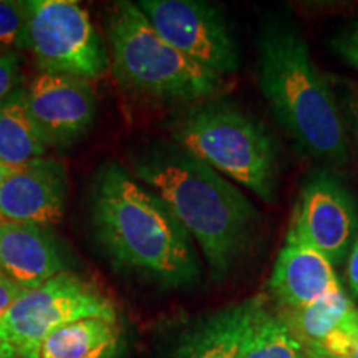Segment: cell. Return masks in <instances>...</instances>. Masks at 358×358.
Masks as SVG:
<instances>
[{"instance_id": "obj_26", "label": "cell", "mask_w": 358, "mask_h": 358, "mask_svg": "<svg viewBox=\"0 0 358 358\" xmlns=\"http://www.w3.org/2000/svg\"><path fill=\"white\" fill-rule=\"evenodd\" d=\"M342 358H358V330L355 334V338H353L352 345L348 347V350L343 353Z\"/></svg>"}, {"instance_id": "obj_23", "label": "cell", "mask_w": 358, "mask_h": 358, "mask_svg": "<svg viewBox=\"0 0 358 358\" xmlns=\"http://www.w3.org/2000/svg\"><path fill=\"white\" fill-rule=\"evenodd\" d=\"M24 292L19 285H15L13 282L0 272V317L6 313L8 307L12 306L19 295Z\"/></svg>"}, {"instance_id": "obj_10", "label": "cell", "mask_w": 358, "mask_h": 358, "mask_svg": "<svg viewBox=\"0 0 358 358\" xmlns=\"http://www.w3.org/2000/svg\"><path fill=\"white\" fill-rule=\"evenodd\" d=\"M25 103L47 148H65L82 140L98 113L90 82L69 75H37L25 88Z\"/></svg>"}, {"instance_id": "obj_3", "label": "cell", "mask_w": 358, "mask_h": 358, "mask_svg": "<svg viewBox=\"0 0 358 358\" xmlns=\"http://www.w3.org/2000/svg\"><path fill=\"white\" fill-rule=\"evenodd\" d=\"M257 83L277 122L308 156L347 163L350 134L337 95L313 65L306 40L292 25L282 20L262 24Z\"/></svg>"}, {"instance_id": "obj_5", "label": "cell", "mask_w": 358, "mask_h": 358, "mask_svg": "<svg viewBox=\"0 0 358 358\" xmlns=\"http://www.w3.org/2000/svg\"><path fill=\"white\" fill-rule=\"evenodd\" d=\"M106 45L115 78L136 95L196 105L219 98L227 85L169 45L133 2L111 7Z\"/></svg>"}, {"instance_id": "obj_8", "label": "cell", "mask_w": 358, "mask_h": 358, "mask_svg": "<svg viewBox=\"0 0 358 358\" xmlns=\"http://www.w3.org/2000/svg\"><path fill=\"white\" fill-rule=\"evenodd\" d=\"M155 30L189 60L224 77L239 70V47L226 17L201 0H140Z\"/></svg>"}, {"instance_id": "obj_19", "label": "cell", "mask_w": 358, "mask_h": 358, "mask_svg": "<svg viewBox=\"0 0 358 358\" xmlns=\"http://www.w3.org/2000/svg\"><path fill=\"white\" fill-rule=\"evenodd\" d=\"M27 2L0 0V50L7 52L25 48L27 32Z\"/></svg>"}, {"instance_id": "obj_18", "label": "cell", "mask_w": 358, "mask_h": 358, "mask_svg": "<svg viewBox=\"0 0 358 358\" xmlns=\"http://www.w3.org/2000/svg\"><path fill=\"white\" fill-rule=\"evenodd\" d=\"M301 340L295 337L282 317L257 308L244 340L241 358H306Z\"/></svg>"}, {"instance_id": "obj_27", "label": "cell", "mask_w": 358, "mask_h": 358, "mask_svg": "<svg viewBox=\"0 0 358 358\" xmlns=\"http://www.w3.org/2000/svg\"><path fill=\"white\" fill-rule=\"evenodd\" d=\"M10 173H12V169H8L7 166H3V164L0 163V187H2L3 181H6L7 176H8V174H10Z\"/></svg>"}, {"instance_id": "obj_21", "label": "cell", "mask_w": 358, "mask_h": 358, "mask_svg": "<svg viewBox=\"0 0 358 358\" xmlns=\"http://www.w3.org/2000/svg\"><path fill=\"white\" fill-rule=\"evenodd\" d=\"M20 87V58L15 50L0 52V101Z\"/></svg>"}, {"instance_id": "obj_22", "label": "cell", "mask_w": 358, "mask_h": 358, "mask_svg": "<svg viewBox=\"0 0 358 358\" xmlns=\"http://www.w3.org/2000/svg\"><path fill=\"white\" fill-rule=\"evenodd\" d=\"M337 101L343 118H345L348 134H352L358 150V90L343 85L342 92L337 96Z\"/></svg>"}, {"instance_id": "obj_16", "label": "cell", "mask_w": 358, "mask_h": 358, "mask_svg": "<svg viewBox=\"0 0 358 358\" xmlns=\"http://www.w3.org/2000/svg\"><path fill=\"white\" fill-rule=\"evenodd\" d=\"M47 145L30 118L25 103V88L19 87L0 101V163L19 169L43 158Z\"/></svg>"}, {"instance_id": "obj_1", "label": "cell", "mask_w": 358, "mask_h": 358, "mask_svg": "<svg viewBox=\"0 0 358 358\" xmlns=\"http://www.w3.org/2000/svg\"><path fill=\"white\" fill-rule=\"evenodd\" d=\"M90 214L98 243L118 267L173 289L201 279L192 237L163 199L116 161L96 169Z\"/></svg>"}, {"instance_id": "obj_20", "label": "cell", "mask_w": 358, "mask_h": 358, "mask_svg": "<svg viewBox=\"0 0 358 358\" xmlns=\"http://www.w3.org/2000/svg\"><path fill=\"white\" fill-rule=\"evenodd\" d=\"M330 48L347 65L358 71V20H353L337 30L330 38Z\"/></svg>"}, {"instance_id": "obj_9", "label": "cell", "mask_w": 358, "mask_h": 358, "mask_svg": "<svg viewBox=\"0 0 358 358\" xmlns=\"http://www.w3.org/2000/svg\"><path fill=\"white\" fill-rule=\"evenodd\" d=\"M290 231L332 266L345 261L358 237V206L342 179L330 171L308 176L295 204Z\"/></svg>"}, {"instance_id": "obj_13", "label": "cell", "mask_w": 358, "mask_h": 358, "mask_svg": "<svg viewBox=\"0 0 358 358\" xmlns=\"http://www.w3.org/2000/svg\"><path fill=\"white\" fill-rule=\"evenodd\" d=\"M337 287L332 264L289 229L271 275L272 292L285 310L306 307Z\"/></svg>"}, {"instance_id": "obj_4", "label": "cell", "mask_w": 358, "mask_h": 358, "mask_svg": "<svg viewBox=\"0 0 358 358\" xmlns=\"http://www.w3.org/2000/svg\"><path fill=\"white\" fill-rule=\"evenodd\" d=\"M174 145L191 153L266 203L279 182V148L256 116L234 103L213 98L191 105L173 122Z\"/></svg>"}, {"instance_id": "obj_15", "label": "cell", "mask_w": 358, "mask_h": 358, "mask_svg": "<svg viewBox=\"0 0 358 358\" xmlns=\"http://www.w3.org/2000/svg\"><path fill=\"white\" fill-rule=\"evenodd\" d=\"M282 319L308 352L319 353L330 340L358 324V308L340 285L319 301L287 310Z\"/></svg>"}, {"instance_id": "obj_28", "label": "cell", "mask_w": 358, "mask_h": 358, "mask_svg": "<svg viewBox=\"0 0 358 358\" xmlns=\"http://www.w3.org/2000/svg\"><path fill=\"white\" fill-rule=\"evenodd\" d=\"M306 358H322V357L317 355V353H312V352H308V350H307V355H306Z\"/></svg>"}, {"instance_id": "obj_17", "label": "cell", "mask_w": 358, "mask_h": 358, "mask_svg": "<svg viewBox=\"0 0 358 358\" xmlns=\"http://www.w3.org/2000/svg\"><path fill=\"white\" fill-rule=\"evenodd\" d=\"M122 338V329L115 322L82 319L48 335L40 358H92Z\"/></svg>"}, {"instance_id": "obj_7", "label": "cell", "mask_w": 358, "mask_h": 358, "mask_svg": "<svg viewBox=\"0 0 358 358\" xmlns=\"http://www.w3.org/2000/svg\"><path fill=\"white\" fill-rule=\"evenodd\" d=\"M27 10L25 48L42 73L92 82L108 71V45L80 3L29 0Z\"/></svg>"}, {"instance_id": "obj_25", "label": "cell", "mask_w": 358, "mask_h": 358, "mask_svg": "<svg viewBox=\"0 0 358 358\" xmlns=\"http://www.w3.org/2000/svg\"><path fill=\"white\" fill-rule=\"evenodd\" d=\"M124 353V340H118V342L111 343L110 347H106L105 350L98 353V355L92 357V358H122Z\"/></svg>"}, {"instance_id": "obj_2", "label": "cell", "mask_w": 358, "mask_h": 358, "mask_svg": "<svg viewBox=\"0 0 358 358\" xmlns=\"http://www.w3.org/2000/svg\"><path fill=\"white\" fill-rule=\"evenodd\" d=\"M133 176L158 194L224 279L252 249L261 214L229 179L178 145L158 143L133 159Z\"/></svg>"}, {"instance_id": "obj_24", "label": "cell", "mask_w": 358, "mask_h": 358, "mask_svg": "<svg viewBox=\"0 0 358 358\" xmlns=\"http://www.w3.org/2000/svg\"><path fill=\"white\" fill-rule=\"evenodd\" d=\"M347 279H348V285H350L353 295L358 297V237L352 245L350 254H348Z\"/></svg>"}, {"instance_id": "obj_6", "label": "cell", "mask_w": 358, "mask_h": 358, "mask_svg": "<svg viewBox=\"0 0 358 358\" xmlns=\"http://www.w3.org/2000/svg\"><path fill=\"white\" fill-rule=\"evenodd\" d=\"M82 319L118 324V312L95 284L73 272L24 290L0 317V358H40L48 335Z\"/></svg>"}, {"instance_id": "obj_11", "label": "cell", "mask_w": 358, "mask_h": 358, "mask_svg": "<svg viewBox=\"0 0 358 358\" xmlns=\"http://www.w3.org/2000/svg\"><path fill=\"white\" fill-rule=\"evenodd\" d=\"M69 178L60 161L38 158L12 169L0 187V222L50 227L65 213Z\"/></svg>"}, {"instance_id": "obj_14", "label": "cell", "mask_w": 358, "mask_h": 358, "mask_svg": "<svg viewBox=\"0 0 358 358\" xmlns=\"http://www.w3.org/2000/svg\"><path fill=\"white\" fill-rule=\"evenodd\" d=\"M261 299H250L206 317L182 335L174 358H241Z\"/></svg>"}, {"instance_id": "obj_12", "label": "cell", "mask_w": 358, "mask_h": 358, "mask_svg": "<svg viewBox=\"0 0 358 358\" xmlns=\"http://www.w3.org/2000/svg\"><path fill=\"white\" fill-rule=\"evenodd\" d=\"M65 245L45 226L0 222V272L22 290L69 272Z\"/></svg>"}]
</instances>
